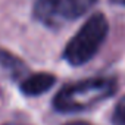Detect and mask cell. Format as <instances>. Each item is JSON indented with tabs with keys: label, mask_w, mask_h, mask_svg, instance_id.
I'll use <instances>...</instances> for the list:
<instances>
[{
	"label": "cell",
	"mask_w": 125,
	"mask_h": 125,
	"mask_svg": "<svg viewBox=\"0 0 125 125\" xmlns=\"http://www.w3.org/2000/svg\"><path fill=\"white\" fill-rule=\"evenodd\" d=\"M54 83H56V78L53 74H49V72L32 74L21 83V91L25 96H40L47 90H50Z\"/></svg>",
	"instance_id": "277c9868"
},
{
	"label": "cell",
	"mask_w": 125,
	"mask_h": 125,
	"mask_svg": "<svg viewBox=\"0 0 125 125\" xmlns=\"http://www.w3.org/2000/svg\"><path fill=\"white\" fill-rule=\"evenodd\" d=\"M113 78H88L68 84L53 99V107L62 113H78L94 107L116 91Z\"/></svg>",
	"instance_id": "6da1fadb"
},
{
	"label": "cell",
	"mask_w": 125,
	"mask_h": 125,
	"mask_svg": "<svg viewBox=\"0 0 125 125\" xmlns=\"http://www.w3.org/2000/svg\"><path fill=\"white\" fill-rule=\"evenodd\" d=\"M113 3H116V5H121V6H125V0H112Z\"/></svg>",
	"instance_id": "ba28073f"
},
{
	"label": "cell",
	"mask_w": 125,
	"mask_h": 125,
	"mask_svg": "<svg viewBox=\"0 0 125 125\" xmlns=\"http://www.w3.org/2000/svg\"><path fill=\"white\" fill-rule=\"evenodd\" d=\"M113 122L115 125H125V97L119 100L113 110Z\"/></svg>",
	"instance_id": "8992f818"
},
{
	"label": "cell",
	"mask_w": 125,
	"mask_h": 125,
	"mask_svg": "<svg viewBox=\"0 0 125 125\" xmlns=\"http://www.w3.org/2000/svg\"><path fill=\"white\" fill-rule=\"evenodd\" d=\"M109 31L107 21L103 13H93L77 34L68 41L63 50V59L71 66H81L91 60L100 50Z\"/></svg>",
	"instance_id": "7a4b0ae2"
},
{
	"label": "cell",
	"mask_w": 125,
	"mask_h": 125,
	"mask_svg": "<svg viewBox=\"0 0 125 125\" xmlns=\"http://www.w3.org/2000/svg\"><path fill=\"white\" fill-rule=\"evenodd\" d=\"M0 65H3L6 69H9L13 75H18L19 72L24 71V63L15 57L13 54H10L9 52L5 50H0Z\"/></svg>",
	"instance_id": "5b68a950"
},
{
	"label": "cell",
	"mask_w": 125,
	"mask_h": 125,
	"mask_svg": "<svg viewBox=\"0 0 125 125\" xmlns=\"http://www.w3.org/2000/svg\"><path fill=\"white\" fill-rule=\"evenodd\" d=\"M5 125H18V124H10V122H9V124H5Z\"/></svg>",
	"instance_id": "9c48e42d"
},
{
	"label": "cell",
	"mask_w": 125,
	"mask_h": 125,
	"mask_svg": "<svg viewBox=\"0 0 125 125\" xmlns=\"http://www.w3.org/2000/svg\"><path fill=\"white\" fill-rule=\"evenodd\" d=\"M97 0H35L34 18L46 27H63L91 9Z\"/></svg>",
	"instance_id": "3957f363"
},
{
	"label": "cell",
	"mask_w": 125,
	"mask_h": 125,
	"mask_svg": "<svg viewBox=\"0 0 125 125\" xmlns=\"http://www.w3.org/2000/svg\"><path fill=\"white\" fill-rule=\"evenodd\" d=\"M66 125H90L88 122H83V121H77V122H69Z\"/></svg>",
	"instance_id": "52a82bcc"
}]
</instances>
